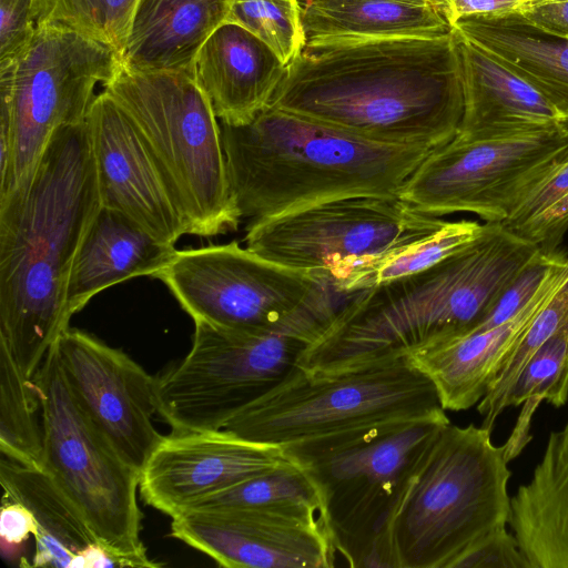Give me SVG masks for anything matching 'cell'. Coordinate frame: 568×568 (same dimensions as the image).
<instances>
[{
	"instance_id": "cell-33",
	"label": "cell",
	"mask_w": 568,
	"mask_h": 568,
	"mask_svg": "<svg viewBox=\"0 0 568 568\" xmlns=\"http://www.w3.org/2000/svg\"><path fill=\"white\" fill-rule=\"evenodd\" d=\"M568 321V255L567 267L557 288L521 336L488 392L476 405L483 417L481 426L494 429L504 413L505 398L530 356Z\"/></svg>"
},
{
	"instance_id": "cell-4",
	"label": "cell",
	"mask_w": 568,
	"mask_h": 568,
	"mask_svg": "<svg viewBox=\"0 0 568 568\" xmlns=\"http://www.w3.org/2000/svg\"><path fill=\"white\" fill-rule=\"evenodd\" d=\"M231 192L250 222L331 200L399 196L429 154L373 142L273 106L250 123H220Z\"/></svg>"
},
{
	"instance_id": "cell-40",
	"label": "cell",
	"mask_w": 568,
	"mask_h": 568,
	"mask_svg": "<svg viewBox=\"0 0 568 568\" xmlns=\"http://www.w3.org/2000/svg\"><path fill=\"white\" fill-rule=\"evenodd\" d=\"M540 0H448L452 22L475 13L519 12L527 4ZM454 27V26H453Z\"/></svg>"
},
{
	"instance_id": "cell-14",
	"label": "cell",
	"mask_w": 568,
	"mask_h": 568,
	"mask_svg": "<svg viewBox=\"0 0 568 568\" xmlns=\"http://www.w3.org/2000/svg\"><path fill=\"white\" fill-rule=\"evenodd\" d=\"M324 275L278 264L232 241L176 250L153 277L194 323L250 332L270 328L294 313Z\"/></svg>"
},
{
	"instance_id": "cell-23",
	"label": "cell",
	"mask_w": 568,
	"mask_h": 568,
	"mask_svg": "<svg viewBox=\"0 0 568 568\" xmlns=\"http://www.w3.org/2000/svg\"><path fill=\"white\" fill-rule=\"evenodd\" d=\"M454 30L537 90L568 130V39L547 34L519 12L459 17Z\"/></svg>"
},
{
	"instance_id": "cell-10",
	"label": "cell",
	"mask_w": 568,
	"mask_h": 568,
	"mask_svg": "<svg viewBox=\"0 0 568 568\" xmlns=\"http://www.w3.org/2000/svg\"><path fill=\"white\" fill-rule=\"evenodd\" d=\"M43 429L42 468L79 508L98 540L129 567L161 566L140 537V471L129 465L71 390L53 345L32 378Z\"/></svg>"
},
{
	"instance_id": "cell-17",
	"label": "cell",
	"mask_w": 568,
	"mask_h": 568,
	"mask_svg": "<svg viewBox=\"0 0 568 568\" xmlns=\"http://www.w3.org/2000/svg\"><path fill=\"white\" fill-rule=\"evenodd\" d=\"M283 448L224 429L163 436L140 471L144 503L171 518L252 477L293 463Z\"/></svg>"
},
{
	"instance_id": "cell-34",
	"label": "cell",
	"mask_w": 568,
	"mask_h": 568,
	"mask_svg": "<svg viewBox=\"0 0 568 568\" xmlns=\"http://www.w3.org/2000/svg\"><path fill=\"white\" fill-rule=\"evenodd\" d=\"M503 224L542 252L559 251L568 231V161L535 186Z\"/></svg>"
},
{
	"instance_id": "cell-36",
	"label": "cell",
	"mask_w": 568,
	"mask_h": 568,
	"mask_svg": "<svg viewBox=\"0 0 568 568\" xmlns=\"http://www.w3.org/2000/svg\"><path fill=\"white\" fill-rule=\"evenodd\" d=\"M456 568H531L517 538L508 527L481 540Z\"/></svg>"
},
{
	"instance_id": "cell-30",
	"label": "cell",
	"mask_w": 568,
	"mask_h": 568,
	"mask_svg": "<svg viewBox=\"0 0 568 568\" xmlns=\"http://www.w3.org/2000/svg\"><path fill=\"white\" fill-rule=\"evenodd\" d=\"M213 508H258L327 521L321 489L296 459L220 491L190 509Z\"/></svg>"
},
{
	"instance_id": "cell-1",
	"label": "cell",
	"mask_w": 568,
	"mask_h": 568,
	"mask_svg": "<svg viewBox=\"0 0 568 568\" xmlns=\"http://www.w3.org/2000/svg\"><path fill=\"white\" fill-rule=\"evenodd\" d=\"M270 106L373 142L438 149L464 113L457 34L305 44Z\"/></svg>"
},
{
	"instance_id": "cell-13",
	"label": "cell",
	"mask_w": 568,
	"mask_h": 568,
	"mask_svg": "<svg viewBox=\"0 0 568 568\" xmlns=\"http://www.w3.org/2000/svg\"><path fill=\"white\" fill-rule=\"evenodd\" d=\"M445 222L399 196H354L250 222L244 243L278 264L333 275L424 239Z\"/></svg>"
},
{
	"instance_id": "cell-18",
	"label": "cell",
	"mask_w": 568,
	"mask_h": 568,
	"mask_svg": "<svg viewBox=\"0 0 568 568\" xmlns=\"http://www.w3.org/2000/svg\"><path fill=\"white\" fill-rule=\"evenodd\" d=\"M87 124L102 206L125 214L158 240L174 245L186 234L184 221L132 122L104 90L97 94Z\"/></svg>"
},
{
	"instance_id": "cell-29",
	"label": "cell",
	"mask_w": 568,
	"mask_h": 568,
	"mask_svg": "<svg viewBox=\"0 0 568 568\" xmlns=\"http://www.w3.org/2000/svg\"><path fill=\"white\" fill-rule=\"evenodd\" d=\"M484 229L485 223L475 220H446L424 239L328 276L343 293L368 290L439 263L477 239Z\"/></svg>"
},
{
	"instance_id": "cell-31",
	"label": "cell",
	"mask_w": 568,
	"mask_h": 568,
	"mask_svg": "<svg viewBox=\"0 0 568 568\" xmlns=\"http://www.w3.org/2000/svg\"><path fill=\"white\" fill-rule=\"evenodd\" d=\"M0 452L17 463L42 468L43 429L39 397L8 349L0 344Z\"/></svg>"
},
{
	"instance_id": "cell-32",
	"label": "cell",
	"mask_w": 568,
	"mask_h": 568,
	"mask_svg": "<svg viewBox=\"0 0 568 568\" xmlns=\"http://www.w3.org/2000/svg\"><path fill=\"white\" fill-rule=\"evenodd\" d=\"M138 0H32L36 28L55 26L122 52Z\"/></svg>"
},
{
	"instance_id": "cell-9",
	"label": "cell",
	"mask_w": 568,
	"mask_h": 568,
	"mask_svg": "<svg viewBox=\"0 0 568 568\" xmlns=\"http://www.w3.org/2000/svg\"><path fill=\"white\" fill-rule=\"evenodd\" d=\"M121 67L115 49L55 26L37 27L0 63V197L29 174L57 129L87 120L95 88Z\"/></svg>"
},
{
	"instance_id": "cell-25",
	"label": "cell",
	"mask_w": 568,
	"mask_h": 568,
	"mask_svg": "<svg viewBox=\"0 0 568 568\" xmlns=\"http://www.w3.org/2000/svg\"><path fill=\"white\" fill-rule=\"evenodd\" d=\"M298 7L305 44L454 32L448 0H298Z\"/></svg>"
},
{
	"instance_id": "cell-15",
	"label": "cell",
	"mask_w": 568,
	"mask_h": 568,
	"mask_svg": "<svg viewBox=\"0 0 568 568\" xmlns=\"http://www.w3.org/2000/svg\"><path fill=\"white\" fill-rule=\"evenodd\" d=\"M54 346L68 384L121 457L141 471L163 436L154 376L129 355L78 328H65Z\"/></svg>"
},
{
	"instance_id": "cell-28",
	"label": "cell",
	"mask_w": 568,
	"mask_h": 568,
	"mask_svg": "<svg viewBox=\"0 0 568 568\" xmlns=\"http://www.w3.org/2000/svg\"><path fill=\"white\" fill-rule=\"evenodd\" d=\"M544 402L556 408L568 402V321L530 356L505 398L504 409L521 407L503 444L509 463L532 439V419Z\"/></svg>"
},
{
	"instance_id": "cell-26",
	"label": "cell",
	"mask_w": 568,
	"mask_h": 568,
	"mask_svg": "<svg viewBox=\"0 0 568 568\" xmlns=\"http://www.w3.org/2000/svg\"><path fill=\"white\" fill-rule=\"evenodd\" d=\"M227 6L229 0H138L121 52L123 67L192 73L200 48L225 21Z\"/></svg>"
},
{
	"instance_id": "cell-27",
	"label": "cell",
	"mask_w": 568,
	"mask_h": 568,
	"mask_svg": "<svg viewBox=\"0 0 568 568\" xmlns=\"http://www.w3.org/2000/svg\"><path fill=\"white\" fill-rule=\"evenodd\" d=\"M0 483L3 499L26 507L37 525L36 551L30 566L83 568V554L101 542L51 475L43 468L2 456Z\"/></svg>"
},
{
	"instance_id": "cell-20",
	"label": "cell",
	"mask_w": 568,
	"mask_h": 568,
	"mask_svg": "<svg viewBox=\"0 0 568 568\" xmlns=\"http://www.w3.org/2000/svg\"><path fill=\"white\" fill-rule=\"evenodd\" d=\"M566 267L567 263L507 322L489 329L469 332L407 357L408 363L433 383L445 410H467L483 399L521 336L557 288Z\"/></svg>"
},
{
	"instance_id": "cell-19",
	"label": "cell",
	"mask_w": 568,
	"mask_h": 568,
	"mask_svg": "<svg viewBox=\"0 0 568 568\" xmlns=\"http://www.w3.org/2000/svg\"><path fill=\"white\" fill-rule=\"evenodd\" d=\"M286 70L256 36L224 21L200 48L192 75L221 123L243 125L270 106Z\"/></svg>"
},
{
	"instance_id": "cell-39",
	"label": "cell",
	"mask_w": 568,
	"mask_h": 568,
	"mask_svg": "<svg viewBox=\"0 0 568 568\" xmlns=\"http://www.w3.org/2000/svg\"><path fill=\"white\" fill-rule=\"evenodd\" d=\"M37 525L32 515L22 505L2 499L0 536L2 545H20L30 536L36 537Z\"/></svg>"
},
{
	"instance_id": "cell-37",
	"label": "cell",
	"mask_w": 568,
	"mask_h": 568,
	"mask_svg": "<svg viewBox=\"0 0 568 568\" xmlns=\"http://www.w3.org/2000/svg\"><path fill=\"white\" fill-rule=\"evenodd\" d=\"M34 31L32 0H0V63L17 57Z\"/></svg>"
},
{
	"instance_id": "cell-7",
	"label": "cell",
	"mask_w": 568,
	"mask_h": 568,
	"mask_svg": "<svg viewBox=\"0 0 568 568\" xmlns=\"http://www.w3.org/2000/svg\"><path fill=\"white\" fill-rule=\"evenodd\" d=\"M352 294L328 275L278 324L227 331L196 322L189 353L154 376L156 414L172 432L222 429L239 410L273 389L333 324Z\"/></svg>"
},
{
	"instance_id": "cell-12",
	"label": "cell",
	"mask_w": 568,
	"mask_h": 568,
	"mask_svg": "<svg viewBox=\"0 0 568 568\" xmlns=\"http://www.w3.org/2000/svg\"><path fill=\"white\" fill-rule=\"evenodd\" d=\"M568 161L565 125L483 139L455 136L435 149L399 197L428 216L470 213L503 223L540 182Z\"/></svg>"
},
{
	"instance_id": "cell-21",
	"label": "cell",
	"mask_w": 568,
	"mask_h": 568,
	"mask_svg": "<svg viewBox=\"0 0 568 568\" xmlns=\"http://www.w3.org/2000/svg\"><path fill=\"white\" fill-rule=\"evenodd\" d=\"M456 34L464 84V113L456 136L494 138L564 124L559 113L537 90Z\"/></svg>"
},
{
	"instance_id": "cell-35",
	"label": "cell",
	"mask_w": 568,
	"mask_h": 568,
	"mask_svg": "<svg viewBox=\"0 0 568 568\" xmlns=\"http://www.w3.org/2000/svg\"><path fill=\"white\" fill-rule=\"evenodd\" d=\"M225 21L256 36L286 68L305 44L298 0H229Z\"/></svg>"
},
{
	"instance_id": "cell-2",
	"label": "cell",
	"mask_w": 568,
	"mask_h": 568,
	"mask_svg": "<svg viewBox=\"0 0 568 568\" xmlns=\"http://www.w3.org/2000/svg\"><path fill=\"white\" fill-rule=\"evenodd\" d=\"M101 206L87 120L57 129L29 174L0 197V344L29 379L69 327L71 270Z\"/></svg>"
},
{
	"instance_id": "cell-8",
	"label": "cell",
	"mask_w": 568,
	"mask_h": 568,
	"mask_svg": "<svg viewBox=\"0 0 568 568\" xmlns=\"http://www.w3.org/2000/svg\"><path fill=\"white\" fill-rule=\"evenodd\" d=\"M160 170L186 234L235 231L234 202L221 125L192 73L136 71L125 67L105 83Z\"/></svg>"
},
{
	"instance_id": "cell-16",
	"label": "cell",
	"mask_w": 568,
	"mask_h": 568,
	"mask_svg": "<svg viewBox=\"0 0 568 568\" xmlns=\"http://www.w3.org/2000/svg\"><path fill=\"white\" fill-rule=\"evenodd\" d=\"M171 535L229 568H332L327 521L258 508L187 509Z\"/></svg>"
},
{
	"instance_id": "cell-6",
	"label": "cell",
	"mask_w": 568,
	"mask_h": 568,
	"mask_svg": "<svg viewBox=\"0 0 568 568\" xmlns=\"http://www.w3.org/2000/svg\"><path fill=\"white\" fill-rule=\"evenodd\" d=\"M481 425L446 424L403 489L387 530L392 568H456L511 516L504 445Z\"/></svg>"
},
{
	"instance_id": "cell-3",
	"label": "cell",
	"mask_w": 568,
	"mask_h": 568,
	"mask_svg": "<svg viewBox=\"0 0 568 568\" xmlns=\"http://www.w3.org/2000/svg\"><path fill=\"white\" fill-rule=\"evenodd\" d=\"M539 248L503 223L439 263L353 293L331 327L302 355L313 375H335L407 358L473 329Z\"/></svg>"
},
{
	"instance_id": "cell-38",
	"label": "cell",
	"mask_w": 568,
	"mask_h": 568,
	"mask_svg": "<svg viewBox=\"0 0 568 568\" xmlns=\"http://www.w3.org/2000/svg\"><path fill=\"white\" fill-rule=\"evenodd\" d=\"M519 13L536 29L568 39V0H540L527 4Z\"/></svg>"
},
{
	"instance_id": "cell-22",
	"label": "cell",
	"mask_w": 568,
	"mask_h": 568,
	"mask_svg": "<svg viewBox=\"0 0 568 568\" xmlns=\"http://www.w3.org/2000/svg\"><path fill=\"white\" fill-rule=\"evenodd\" d=\"M164 243L125 214L101 206L75 256L67 291V315L80 312L93 296L138 276H154L172 258Z\"/></svg>"
},
{
	"instance_id": "cell-11",
	"label": "cell",
	"mask_w": 568,
	"mask_h": 568,
	"mask_svg": "<svg viewBox=\"0 0 568 568\" xmlns=\"http://www.w3.org/2000/svg\"><path fill=\"white\" fill-rule=\"evenodd\" d=\"M450 420L413 424L335 449L293 457L317 483L337 550L353 568H392L387 530L417 462Z\"/></svg>"
},
{
	"instance_id": "cell-24",
	"label": "cell",
	"mask_w": 568,
	"mask_h": 568,
	"mask_svg": "<svg viewBox=\"0 0 568 568\" xmlns=\"http://www.w3.org/2000/svg\"><path fill=\"white\" fill-rule=\"evenodd\" d=\"M508 526L531 568H568V419L511 496Z\"/></svg>"
},
{
	"instance_id": "cell-5",
	"label": "cell",
	"mask_w": 568,
	"mask_h": 568,
	"mask_svg": "<svg viewBox=\"0 0 568 568\" xmlns=\"http://www.w3.org/2000/svg\"><path fill=\"white\" fill-rule=\"evenodd\" d=\"M447 419L433 383L403 358L335 375L297 367L222 429L300 457Z\"/></svg>"
}]
</instances>
